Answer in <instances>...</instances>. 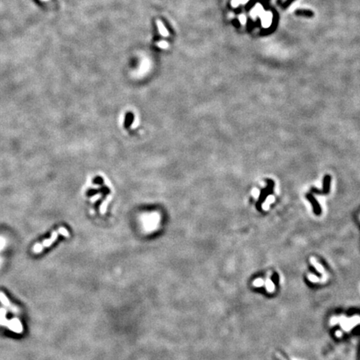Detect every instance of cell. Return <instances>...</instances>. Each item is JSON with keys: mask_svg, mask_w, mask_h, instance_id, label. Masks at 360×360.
Returning <instances> with one entry per match:
<instances>
[{"mask_svg": "<svg viewBox=\"0 0 360 360\" xmlns=\"http://www.w3.org/2000/svg\"><path fill=\"white\" fill-rule=\"evenodd\" d=\"M58 235H63V236H64L66 238H69V232L68 231V229H66L65 228H63V227H62V228H59L57 231L53 232L50 239H45L43 243H36L34 246L33 252L35 253H40V252H42L44 250V248L50 247L53 243L56 241L58 237Z\"/></svg>", "mask_w": 360, "mask_h": 360, "instance_id": "cell-1", "label": "cell"}, {"mask_svg": "<svg viewBox=\"0 0 360 360\" xmlns=\"http://www.w3.org/2000/svg\"><path fill=\"white\" fill-rule=\"evenodd\" d=\"M6 328L17 334H22L23 332V327L21 321L18 318H13L10 320H8Z\"/></svg>", "mask_w": 360, "mask_h": 360, "instance_id": "cell-2", "label": "cell"}, {"mask_svg": "<svg viewBox=\"0 0 360 360\" xmlns=\"http://www.w3.org/2000/svg\"><path fill=\"white\" fill-rule=\"evenodd\" d=\"M330 183H331V177L329 175H325L323 178V190H318L316 188H311V192L317 194H328L330 190Z\"/></svg>", "mask_w": 360, "mask_h": 360, "instance_id": "cell-3", "label": "cell"}, {"mask_svg": "<svg viewBox=\"0 0 360 360\" xmlns=\"http://www.w3.org/2000/svg\"><path fill=\"white\" fill-rule=\"evenodd\" d=\"M0 303L3 304L4 307L9 308V310L12 313H18L19 312V310L18 309L17 307H15V306H13V304H11L10 301H9V299H8V297L4 294V293H3V292H1V291H0Z\"/></svg>", "mask_w": 360, "mask_h": 360, "instance_id": "cell-4", "label": "cell"}, {"mask_svg": "<svg viewBox=\"0 0 360 360\" xmlns=\"http://www.w3.org/2000/svg\"><path fill=\"white\" fill-rule=\"evenodd\" d=\"M306 198L308 199V201H309V202L311 203V204H312L313 210L314 213H315L316 215H318H318H320L322 213L321 207H320L319 204L318 203V201L315 199V198L313 196L312 194H311V193L306 194Z\"/></svg>", "mask_w": 360, "mask_h": 360, "instance_id": "cell-5", "label": "cell"}, {"mask_svg": "<svg viewBox=\"0 0 360 360\" xmlns=\"http://www.w3.org/2000/svg\"><path fill=\"white\" fill-rule=\"evenodd\" d=\"M268 183H269V187L266 188V189H263L262 190V194L260 195V197H259V200H258V203L257 204V208L258 209L259 208V205L261 206V204L264 202V199L267 197V196L269 195V194H271L272 192H273V181H271V180H268Z\"/></svg>", "mask_w": 360, "mask_h": 360, "instance_id": "cell-6", "label": "cell"}, {"mask_svg": "<svg viewBox=\"0 0 360 360\" xmlns=\"http://www.w3.org/2000/svg\"><path fill=\"white\" fill-rule=\"evenodd\" d=\"M295 14L297 16H301V17L305 18H312L314 16L313 12L309 10V9H297L295 11Z\"/></svg>", "mask_w": 360, "mask_h": 360, "instance_id": "cell-7", "label": "cell"}, {"mask_svg": "<svg viewBox=\"0 0 360 360\" xmlns=\"http://www.w3.org/2000/svg\"><path fill=\"white\" fill-rule=\"evenodd\" d=\"M156 23H157V27H158V29L159 34H160L163 37H165V38L169 37V31L167 30V28H165V26L164 25V23H162V21L159 20V19H158V20H157Z\"/></svg>", "mask_w": 360, "mask_h": 360, "instance_id": "cell-8", "label": "cell"}, {"mask_svg": "<svg viewBox=\"0 0 360 360\" xmlns=\"http://www.w3.org/2000/svg\"><path fill=\"white\" fill-rule=\"evenodd\" d=\"M7 310L4 308H0V326H4L6 327L8 323L7 318Z\"/></svg>", "mask_w": 360, "mask_h": 360, "instance_id": "cell-9", "label": "cell"}, {"mask_svg": "<svg viewBox=\"0 0 360 360\" xmlns=\"http://www.w3.org/2000/svg\"><path fill=\"white\" fill-rule=\"evenodd\" d=\"M156 45L158 48H163V49H167V48H169V44H168L167 42H165V41L158 42V43H156Z\"/></svg>", "mask_w": 360, "mask_h": 360, "instance_id": "cell-10", "label": "cell"}, {"mask_svg": "<svg viewBox=\"0 0 360 360\" xmlns=\"http://www.w3.org/2000/svg\"><path fill=\"white\" fill-rule=\"evenodd\" d=\"M148 67H149V63H148V61L145 59V60L143 62V64H142L141 72H142V73H145V72L148 69Z\"/></svg>", "mask_w": 360, "mask_h": 360, "instance_id": "cell-11", "label": "cell"}, {"mask_svg": "<svg viewBox=\"0 0 360 360\" xmlns=\"http://www.w3.org/2000/svg\"><path fill=\"white\" fill-rule=\"evenodd\" d=\"M294 1L295 0H286V1H285V2H284V3H283V4H282L283 8V9H286V8H288V6L292 4V3H294Z\"/></svg>", "mask_w": 360, "mask_h": 360, "instance_id": "cell-12", "label": "cell"}, {"mask_svg": "<svg viewBox=\"0 0 360 360\" xmlns=\"http://www.w3.org/2000/svg\"><path fill=\"white\" fill-rule=\"evenodd\" d=\"M267 288L269 292H272L274 290V286H273V283H271L270 281H268V284H267Z\"/></svg>", "mask_w": 360, "mask_h": 360, "instance_id": "cell-13", "label": "cell"}, {"mask_svg": "<svg viewBox=\"0 0 360 360\" xmlns=\"http://www.w3.org/2000/svg\"><path fill=\"white\" fill-rule=\"evenodd\" d=\"M255 286H261L262 284H263V281L261 280V279H257L256 281L254 282V283H253Z\"/></svg>", "mask_w": 360, "mask_h": 360, "instance_id": "cell-14", "label": "cell"}, {"mask_svg": "<svg viewBox=\"0 0 360 360\" xmlns=\"http://www.w3.org/2000/svg\"><path fill=\"white\" fill-rule=\"evenodd\" d=\"M277 4H281V0H277Z\"/></svg>", "mask_w": 360, "mask_h": 360, "instance_id": "cell-15", "label": "cell"}, {"mask_svg": "<svg viewBox=\"0 0 360 360\" xmlns=\"http://www.w3.org/2000/svg\"><path fill=\"white\" fill-rule=\"evenodd\" d=\"M42 1H44V2H46V1H48V0H42Z\"/></svg>", "mask_w": 360, "mask_h": 360, "instance_id": "cell-16", "label": "cell"}]
</instances>
